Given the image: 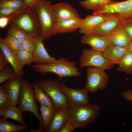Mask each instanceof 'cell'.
<instances>
[{
  "label": "cell",
  "mask_w": 132,
  "mask_h": 132,
  "mask_svg": "<svg viewBox=\"0 0 132 132\" xmlns=\"http://www.w3.org/2000/svg\"><path fill=\"white\" fill-rule=\"evenodd\" d=\"M31 83L26 79H22V87L19 101V107L22 113L25 114L27 112L33 114L37 118L39 122V127L36 132L44 131L41 115L38 111L36 99Z\"/></svg>",
  "instance_id": "obj_5"
},
{
  "label": "cell",
  "mask_w": 132,
  "mask_h": 132,
  "mask_svg": "<svg viewBox=\"0 0 132 132\" xmlns=\"http://www.w3.org/2000/svg\"><path fill=\"white\" fill-rule=\"evenodd\" d=\"M117 70L127 74H132V53L127 52L121 59Z\"/></svg>",
  "instance_id": "obj_26"
},
{
  "label": "cell",
  "mask_w": 132,
  "mask_h": 132,
  "mask_svg": "<svg viewBox=\"0 0 132 132\" xmlns=\"http://www.w3.org/2000/svg\"><path fill=\"white\" fill-rule=\"evenodd\" d=\"M83 20L81 18H72L56 21L54 31L57 34L74 31L79 29Z\"/></svg>",
  "instance_id": "obj_17"
},
{
  "label": "cell",
  "mask_w": 132,
  "mask_h": 132,
  "mask_svg": "<svg viewBox=\"0 0 132 132\" xmlns=\"http://www.w3.org/2000/svg\"><path fill=\"white\" fill-rule=\"evenodd\" d=\"M106 16V13H93L87 16L81 25L79 32L84 34H90L95 28L103 21Z\"/></svg>",
  "instance_id": "obj_19"
},
{
  "label": "cell",
  "mask_w": 132,
  "mask_h": 132,
  "mask_svg": "<svg viewBox=\"0 0 132 132\" xmlns=\"http://www.w3.org/2000/svg\"><path fill=\"white\" fill-rule=\"evenodd\" d=\"M36 82L37 86L41 88L51 99L56 110L70 104L57 81L53 80L51 78L45 80L39 78L36 80Z\"/></svg>",
  "instance_id": "obj_7"
},
{
  "label": "cell",
  "mask_w": 132,
  "mask_h": 132,
  "mask_svg": "<svg viewBox=\"0 0 132 132\" xmlns=\"http://www.w3.org/2000/svg\"><path fill=\"white\" fill-rule=\"evenodd\" d=\"M40 0H24V5L34 9Z\"/></svg>",
  "instance_id": "obj_39"
},
{
  "label": "cell",
  "mask_w": 132,
  "mask_h": 132,
  "mask_svg": "<svg viewBox=\"0 0 132 132\" xmlns=\"http://www.w3.org/2000/svg\"><path fill=\"white\" fill-rule=\"evenodd\" d=\"M0 49L2 51L6 58L12 67L18 77L22 78L24 74L23 68L20 65L16 57L15 53L8 47L4 38L0 37Z\"/></svg>",
  "instance_id": "obj_18"
},
{
  "label": "cell",
  "mask_w": 132,
  "mask_h": 132,
  "mask_svg": "<svg viewBox=\"0 0 132 132\" xmlns=\"http://www.w3.org/2000/svg\"><path fill=\"white\" fill-rule=\"evenodd\" d=\"M75 129L73 125L69 121L60 132H70L73 131Z\"/></svg>",
  "instance_id": "obj_41"
},
{
  "label": "cell",
  "mask_w": 132,
  "mask_h": 132,
  "mask_svg": "<svg viewBox=\"0 0 132 132\" xmlns=\"http://www.w3.org/2000/svg\"><path fill=\"white\" fill-rule=\"evenodd\" d=\"M15 14L10 16L0 18V27L1 28L5 27L8 24L10 20Z\"/></svg>",
  "instance_id": "obj_38"
},
{
  "label": "cell",
  "mask_w": 132,
  "mask_h": 132,
  "mask_svg": "<svg viewBox=\"0 0 132 132\" xmlns=\"http://www.w3.org/2000/svg\"><path fill=\"white\" fill-rule=\"evenodd\" d=\"M107 37L111 44L120 47H126L131 40L130 36L121 25L119 26Z\"/></svg>",
  "instance_id": "obj_20"
},
{
  "label": "cell",
  "mask_w": 132,
  "mask_h": 132,
  "mask_svg": "<svg viewBox=\"0 0 132 132\" xmlns=\"http://www.w3.org/2000/svg\"><path fill=\"white\" fill-rule=\"evenodd\" d=\"M40 110L41 112L42 122L44 131L47 132L50 124L56 112L54 107L40 105Z\"/></svg>",
  "instance_id": "obj_22"
},
{
  "label": "cell",
  "mask_w": 132,
  "mask_h": 132,
  "mask_svg": "<svg viewBox=\"0 0 132 132\" xmlns=\"http://www.w3.org/2000/svg\"><path fill=\"white\" fill-rule=\"evenodd\" d=\"M122 26L129 35L131 39H132V22L127 23L123 25Z\"/></svg>",
  "instance_id": "obj_40"
},
{
  "label": "cell",
  "mask_w": 132,
  "mask_h": 132,
  "mask_svg": "<svg viewBox=\"0 0 132 132\" xmlns=\"http://www.w3.org/2000/svg\"><path fill=\"white\" fill-rule=\"evenodd\" d=\"M9 63L5 57L1 49L0 50V72Z\"/></svg>",
  "instance_id": "obj_36"
},
{
  "label": "cell",
  "mask_w": 132,
  "mask_h": 132,
  "mask_svg": "<svg viewBox=\"0 0 132 132\" xmlns=\"http://www.w3.org/2000/svg\"><path fill=\"white\" fill-rule=\"evenodd\" d=\"M8 24L17 27L34 36L41 34V27L36 11L25 5L10 20Z\"/></svg>",
  "instance_id": "obj_1"
},
{
  "label": "cell",
  "mask_w": 132,
  "mask_h": 132,
  "mask_svg": "<svg viewBox=\"0 0 132 132\" xmlns=\"http://www.w3.org/2000/svg\"><path fill=\"white\" fill-rule=\"evenodd\" d=\"M7 119L0 120V132H17L25 131L29 127L26 125H18L8 122Z\"/></svg>",
  "instance_id": "obj_24"
},
{
  "label": "cell",
  "mask_w": 132,
  "mask_h": 132,
  "mask_svg": "<svg viewBox=\"0 0 132 132\" xmlns=\"http://www.w3.org/2000/svg\"><path fill=\"white\" fill-rule=\"evenodd\" d=\"M121 97L125 100L132 101V90L128 88L125 91L121 93Z\"/></svg>",
  "instance_id": "obj_37"
},
{
  "label": "cell",
  "mask_w": 132,
  "mask_h": 132,
  "mask_svg": "<svg viewBox=\"0 0 132 132\" xmlns=\"http://www.w3.org/2000/svg\"><path fill=\"white\" fill-rule=\"evenodd\" d=\"M24 5V0H2L0 2V7H7L18 10Z\"/></svg>",
  "instance_id": "obj_33"
},
{
  "label": "cell",
  "mask_w": 132,
  "mask_h": 132,
  "mask_svg": "<svg viewBox=\"0 0 132 132\" xmlns=\"http://www.w3.org/2000/svg\"><path fill=\"white\" fill-rule=\"evenodd\" d=\"M127 52L125 47H120L111 44L103 53L105 57L113 64L118 65Z\"/></svg>",
  "instance_id": "obj_21"
},
{
  "label": "cell",
  "mask_w": 132,
  "mask_h": 132,
  "mask_svg": "<svg viewBox=\"0 0 132 132\" xmlns=\"http://www.w3.org/2000/svg\"><path fill=\"white\" fill-rule=\"evenodd\" d=\"M99 111V106L96 104L77 105L70 104L69 121L76 128L83 130L89 123L95 121Z\"/></svg>",
  "instance_id": "obj_2"
},
{
  "label": "cell",
  "mask_w": 132,
  "mask_h": 132,
  "mask_svg": "<svg viewBox=\"0 0 132 132\" xmlns=\"http://www.w3.org/2000/svg\"><path fill=\"white\" fill-rule=\"evenodd\" d=\"M9 96L3 86L0 85V109L5 110L10 106Z\"/></svg>",
  "instance_id": "obj_34"
},
{
  "label": "cell",
  "mask_w": 132,
  "mask_h": 132,
  "mask_svg": "<svg viewBox=\"0 0 132 132\" xmlns=\"http://www.w3.org/2000/svg\"><path fill=\"white\" fill-rule=\"evenodd\" d=\"M80 66L97 67L104 70L111 69L114 64L104 56L103 53L92 49H85L83 51L79 59Z\"/></svg>",
  "instance_id": "obj_8"
},
{
  "label": "cell",
  "mask_w": 132,
  "mask_h": 132,
  "mask_svg": "<svg viewBox=\"0 0 132 132\" xmlns=\"http://www.w3.org/2000/svg\"><path fill=\"white\" fill-rule=\"evenodd\" d=\"M17 77L12 67L8 65L0 72V83L4 82L9 79Z\"/></svg>",
  "instance_id": "obj_32"
},
{
  "label": "cell",
  "mask_w": 132,
  "mask_h": 132,
  "mask_svg": "<svg viewBox=\"0 0 132 132\" xmlns=\"http://www.w3.org/2000/svg\"><path fill=\"white\" fill-rule=\"evenodd\" d=\"M4 39L8 47L11 51L16 53L19 50L22 42L9 34L7 35Z\"/></svg>",
  "instance_id": "obj_29"
},
{
  "label": "cell",
  "mask_w": 132,
  "mask_h": 132,
  "mask_svg": "<svg viewBox=\"0 0 132 132\" xmlns=\"http://www.w3.org/2000/svg\"><path fill=\"white\" fill-rule=\"evenodd\" d=\"M52 5L50 1L40 0L34 9L41 27L40 35L43 41L57 34L54 29L55 21L52 11Z\"/></svg>",
  "instance_id": "obj_4"
},
{
  "label": "cell",
  "mask_w": 132,
  "mask_h": 132,
  "mask_svg": "<svg viewBox=\"0 0 132 132\" xmlns=\"http://www.w3.org/2000/svg\"><path fill=\"white\" fill-rule=\"evenodd\" d=\"M93 13L114 14L123 25L132 22V0L119 2L112 0L110 3L93 11Z\"/></svg>",
  "instance_id": "obj_6"
},
{
  "label": "cell",
  "mask_w": 132,
  "mask_h": 132,
  "mask_svg": "<svg viewBox=\"0 0 132 132\" xmlns=\"http://www.w3.org/2000/svg\"><path fill=\"white\" fill-rule=\"evenodd\" d=\"M31 67L41 75H45L48 72L55 73L58 76V80H62L65 77H79L81 73L77 67L76 62L70 61L63 57L56 60L50 64L43 65L34 64Z\"/></svg>",
  "instance_id": "obj_3"
},
{
  "label": "cell",
  "mask_w": 132,
  "mask_h": 132,
  "mask_svg": "<svg viewBox=\"0 0 132 132\" xmlns=\"http://www.w3.org/2000/svg\"><path fill=\"white\" fill-rule=\"evenodd\" d=\"M32 86L35 99L40 105L54 107L51 99L41 88L37 86L36 82H33Z\"/></svg>",
  "instance_id": "obj_23"
},
{
  "label": "cell",
  "mask_w": 132,
  "mask_h": 132,
  "mask_svg": "<svg viewBox=\"0 0 132 132\" xmlns=\"http://www.w3.org/2000/svg\"><path fill=\"white\" fill-rule=\"evenodd\" d=\"M51 10L55 22L72 18H81L77 11L69 4L60 2L52 5Z\"/></svg>",
  "instance_id": "obj_15"
},
{
  "label": "cell",
  "mask_w": 132,
  "mask_h": 132,
  "mask_svg": "<svg viewBox=\"0 0 132 132\" xmlns=\"http://www.w3.org/2000/svg\"><path fill=\"white\" fill-rule=\"evenodd\" d=\"M87 81L85 88L91 93L99 89L104 90L109 81L108 75L104 70L99 68L88 67L87 70Z\"/></svg>",
  "instance_id": "obj_9"
},
{
  "label": "cell",
  "mask_w": 132,
  "mask_h": 132,
  "mask_svg": "<svg viewBox=\"0 0 132 132\" xmlns=\"http://www.w3.org/2000/svg\"><path fill=\"white\" fill-rule=\"evenodd\" d=\"M106 14L105 19L95 28L90 34L107 37L121 25L119 18L116 16L111 14Z\"/></svg>",
  "instance_id": "obj_11"
},
{
  "label": "cell",
  "mask_w": 132,
  "mask_h": 132,
  "mask_svg": "<svg viewBox=\"0 0 132 132\" xmlns=\"http://www.w3.org/2000/svg\"><path fill=\"white\" fill-rule=\"evenodd\" d=\"M5 110L0 109V116H4L5 115Z\"/></svg>",
  "instance_id": "obj_43"
},
{
  "label": "cell",
  "mask_w": 132,
  "mask_h": 132,
  "mask_svg": "<svg viewBox=\"0 0 132 132\" xmlns=\"http://www.w3.org/2000/svg\"><path fill=\"white\" fill-rule=\"evenodd\" d=\"M35 36L28 33L26 38L22 42L19 50L32 52L35 45Z\"/></svg>",
  "instance_id": "obj_31"
},
{
  "label": "cell",
  "mask_w": 132,
  "mask_h": 132,
  "mask_svg": "<svg viewBox=\"0 0 132 132\" xmlns=\"http://www.w3.org/2000/svg\"><path fill=\"white\" fill-rule=\"evenodd\" d=\"M59 83L70 104L82 105L90 104L88 97L89 91L85 87L80 89H74L68 87L64 83L59 82Z\"/></svg>",
  "instance_id": "obj_10"
},
{
  "label": "cell",
  "mask_w": 132,
  "mask_h": 132,
  "mask_svg": "<svg viewBox=\"0 0 132 132\" xmlns=\"http://www.w3.org/2000/svg\"><path fill=\"white\" fill-rule=\"evenodd\" d=\"M125 47L126 49L127 52L132 53V39H131L130 43Z\"/></svg>",
  "instance_id": "obj_42"
},
{
  "label": "cell",
  "mask_w": 132,
  "mask_h": 132,
  "mask_svg": "<svg viewBox=\"0 0 132 132\" xmlns=\"http://www.w3.org/2000/svg\"><path fill=\"white\" fill-rule=\"evenodd\" d=\"M112 0H86L80 1V4L87 10L94 11L110 3Z\"/></svg>",
  "instance_id": "obj_27"
},
{
  "label": "cell",
  "mask_w": 132,
  "mask_h": 132,
  "mask_svg": "<svg viewBox=\"0 0 132 132\" xmlns=\"http://www.w3.org/2000/svg\"><path fill=\"white\" fill-rule=\"evenodd\" d=\"M40 35L36 36L34 46L32 52L34 63L38 65H47L53 63L56 59L54 57L50 56L43 43Z\"/></svg>",
  "instance_id": "obj_12"
},
{
  "label": "cell",
  "mask_w": 132,
  "mask_h": 132,
  "mask_svg": "<svg viewBox=\"0 0 132 132\" xmlns=\"http://www.w3.org/2000/svg\"><path fill=\"white\" fill-rule=\"evenodd\" d=\"M22 113L20 108L16 106H10L5 110L3 118H11L15 120L22 125H26L23 118Z\"/></svg>",
  "instance_id": "obj_25"
},
{
  "label": "cell",
  "mask_w": 132,
  "mask_h": 132,
  "mask_svg": "<svg viewBox=\"0 0 132 132\" xmlns=\"http://www.w3.org/2000/svg\"><path fill=\"white\" fill-rule=\"evenodd\" d=\"M3 85L9 98L10 106H17L18 104L22 79L18 77L7 80Z\"/></svg>",
  "instance_id": "obj_13"
},
{
  "label": "cell",
  "mask_w": 132,
  "mask_h": 132,
  "mask_svg": "<svg viewBox=\"0 0 132 132\" xmlns=\"http://www.w3.org/2000/svg\"><path fill=\"white\" fill-rule=\"evenodd\" d=\"M8 34L22 42L25 39L28 33L20 28L13 25H10L8 31Z\"/></svg>",
  "instance_id": "obj_30"
},
{
  "label": "cell",
  "mask_w": 132,
  "mask_h": 132,
  "mask_svg": "<svg viewBox=\"0 0 132 132\" xmlns=\"http://www.w3.org/2000/svg\"><path fill=\"white\" fill-rule=\"evenodd\" d=\"M81 43L90 45L92 49L103 53L111 43L107 37L84 34L81 36Z\"/></svg>",
  "instance_id": "obj_16"
},
{
  "label": "cell",
  "mask_w": 132,
  "mask_h": 132,
  "mask_svg": "<svg viewBox=\"0 0 132 132\" xmlns=\"http://www.w3.org/2000/svg\"><path fill=\"white\" fill-rule=\"evenodd\" d=\"M20 10L7 7H0V17H8L15 14Z\"/></svg>",
  "instance_id": "obj_35"
},
{
  "label": "cell",
  "mask_w": 132,
  "mask_h": 132,
  "mask_svg": "<svg viewBox=\"0 0 132 132\" xmlns=\"http://www.w3.org/2000/svg\"><path fill=\"white\" fill-rule=\"evenodd\" d=\"M17 59L22 67L26 65H30L34 63L33 56L32 52L23 50H19L15 53Z\"/></svg>",
  "instance_id": "obj_28"
},
{
  "label": "cell",
  "mask_w": 132,
  "mask_h": 132,
  "mask_svg": "<svg viewBox=\"0 0 132 132\" xmlns=\"http://www.w3.org/2000/svg\"><path fill=\"white\" fill-rule=\"evenodd\" d=\"M70 104L56 110L47 132H60L69 121V108Z\"/></svg>",
  "instance_id": "obj_14"
}]
</instances>
